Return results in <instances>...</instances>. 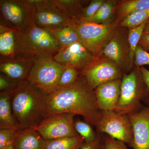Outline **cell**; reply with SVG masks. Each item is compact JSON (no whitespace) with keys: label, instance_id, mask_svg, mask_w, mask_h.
Segmentation results:
<instances>
[{"label":"cell","instance_id":"cell-16","mask_svg":"<svg viewBox=\"0 0 149 149\" xmlns=\"http://www.w3.org/2000/svg\"><path fill=\"white\" fill-rule=\"evenodd\" d=\"M47 141L35 128L18 130L14 146L15 149H45Z\"/></svg>","mask_w":149,"mask_h":149},{"label":"cell","instance_id":"cell-1","mask_svg":"<svg viewBox=\"0 0 149 149\" xmlns=\"http://www.w3.org/2000/svg\"><path fill=\"white\" fill-rule=\"evenodd\" d=\"M62 113L83 116L85 121L96 126L101 116L95 90L79 76L71 85L59 88L46 95L45 118Z\"/></svg>","mask_w":149,"mask_h":149},{"label":"cell","instance_id":"cell-23","mask_svg":"<svg viewBox=\"0 0 149 149\" xmlns=\"http://www.w3.org/2000/svg\"><path fill=\"white\" fill-rule=\"evenodd\" d=\"M85 143L80 135L47 141L45 149H80Z\"/></svg>","mask_w":149,"mask_h":149},{"label":"cell","instance_id":"cell-17","mask_svg":"<svg viewBox=\"0 0 149 149\" xmlns=\"http://www.w3.org/2000/svg\"><path fill=\"white\" fill-rule=\"evenodd\" d=\"M17 55L15 29L1 20L0 55L1 58L14 57Z\"/></svg>","mask_w":149,"mask_h":149},{"label":"cell","instance_id":"cell-20","mask_svg":"<svg viewBox=\"0 0 149 149\" xmlns=\"http://www.w3.org/2000/svg\"><path fill=\"white\" fill-rule=\"evenodd\" d=\"M52 32L60 49L80 42L76 27L68 26Z\"/></svg>","mask_w":149,"mask_h":149},{"label":"cell","instance_id":"cell-29","mask_svg":"<svg viewBox=\"0 0 149 149\" xmlns=\"http://www.w3.org/2000/svg\"><path fill=\"white\" fill-rule=\"evenodd\" d=\"M80 74V72L74 68L66 67L60 80L59 88L71 85L77 80Z\"/></svg>","mask_w":149,"mask_h":149},{"label":"cell","instance_id":"cell-34","mask_svg":"<svg viewBox=\"0 0 149 149\" xmlns=\"http://www.w3.org/2000/svg\"><path fill=\"white\" fill-rule=\"evenodd\" d=\"M103 147L102 136L99 133L95 141L91 143H84L80 149H102Z\"/></svg>","mask_w":149,"mask_h":149},{"label":"cell","instance_id":"cell-33","mask_svg":"<svg viewBox=\"0 0 149 149\" xmlns=\"http://www.w3.org/2000/svg\"><path fill=\"white\" fill-rule=\"evenodd\" d=\"M19 82H16L1 73L0 74V91H2L13 90Z\"/></svg>","mask_w":149,"mask_h":149},{"label":"cell","instance_id":"cell-21","mask_svg":"<svg viewBox=\"0 0 149 149\" xmlns=\"http://www.w3.org/2000/svg\"><path fill=\"white\" fill-rule=\"evenodd\" d=\"M55 2L77 24L83 19L84 8L80 1L75 0H54Z\"/></svg>","mask_w":149,"mask_h":149},{"label":"cell","instance_id":"cell-13","mask_svg":"<svg viewBox=\"0 0 149 149\" xmlns=\"http://www.w3.org/2000/svg\"><path fill=\"white\" fill-rule=\"evenodd\" d=\"M132 124L133 149H149V106L128 115Z\"/></svg>","mask_w":149,"mask_h":149},{"label":"cell","instance_id":"cell-30","mask_svg":"<svg viewBox=\"0 0 149 149\" xmlns=\"http://www.w3.org/2000/svg\"><path fill=\"white\" fill-rule=\"evenodd\" d=\"M105 2L103 0L92 1L90 4L84 9L83 20H88L92 18Z\"/></svg>","mask_w":149,"mask_h":149},{"label":"cell","instance_id":"cell-19","mask_svg":"<svg viewBox=\"0 0 149 149\" xmlns=\"http://www.w3.org/2000/svg\"><path fill=\"white\" fill-rule=\"evenodd\" d=\"M108 42L103 47L102 55L113 61L121 69L125 62L124 46L118 37H114Z\"/></svg>","mask_w":149,"mask_h":149},{"label":"cell","instance_id":"cell-5","mask_svg":"<svg viewBox=\"0 0 149 149\" xmlns=\"http://www.w3.org/2000/svg\"><path fill=\"white\" fill-rule=\"evenodd\" d=\"M65 68L56 61L52 56L35 57L27 80L30 85L47 95L59 88L60 80Z\"/></svg>","mask_w":149,"mask_h":149},{"label":"cell","instance_id":"cell-31","mask_svg":"<svg viewBox=\"0 0 149 149\" xmlns=\"http://www.w3.org/2000/svg\"><path fill=\"white\" fill-rule=\"evenodd\" d=\"M135 64L138 67L149 65V53L138 45L135 52Z\"/></svg>","mask_w":149,"mask_h":149},{"label":"cell","instance_id":"cell-32","mask_svg":"<svg viewBox=\"0 0 149 149\" xmlns=\"http://www.w3.org/2000/svg\"><path fill=\"white\" fill-rule=\"evenodd\" d=\"M103 144L104 149H128L125 143L107 135L103 137Z\"/></svg>","mask_w":149,"mask_h":149},{"label":"cell","instance_id":"cell-37","mask_svg":"<svg viewBox=\"0 0 149 149\" xmlns=\"http://www.w3.org/2000/svg\"><path fill=\"white\" fill-rule=\"evenodd\" d=\"M143 102H144L145 103L147 104L148 106H149V94L144 99Z\"/></svg>","mask_w":149,"mask_h":149},{"label":"cell","instance_id":"cell-9","mask_svg":"<svg viewBox=\"0 0 149 149\" xmlns=\"http://www.w3.org/2000/svg\"><path fill=\"white\" fill-rule=\"evenodd\" d=\"M0 10L1 19L17 30L35 22L34 6L30 0H1Z\"/></svg>","mask_w":149,"mask_h":149},{"label":"cell","instance_id":"cell-26","mask_svg":"<svg viewBox=\"0 0 149 149\" xmlns=\"http://www.w3.org/2000/svg\"><path fill=\"white\" fill-rule=\"evenodd\" d=\"M141 24L140 26L130 28L128 34V42L129 45V57L132 62L135 57L136 48L139 45L141 36L143 34L144 29L147 22Z\"/></svg>","mask_w":149,"mask_h":149},{"label":"cell","instance_id":"cell-4","mask_svg":"<svg viewBox=\"0 0 149 149\" xmlns=\"http://www.w3.org/2000/svg\"><path fill=\"white\" fill-rule=\"evenodd\" d=\"M149 94L140 68L128 74L121 79L120 95L116 111L128 115L142 108L141 102Z\"/></svg>","mask_w":149,"mask_h":149},{"label":"cell","instance_id":"cell-10","mask_svg":"<svg viewBox=\"0 0 149 149\" xmlns=\"http://www.w3.org/2000/svg\"><path fill=\"white\" fill-rule=\"evenodd\" d=\"M123 75L118 65L100 54L80 74L93 90L109 81L122 79Z\"/></svg>","mask_w":149,"mask_h":149},{"label":"cell","instance_id":"cell-15","mask_svg":"<svg viewBox=\"0 0 149 149\" xmlns=\"http://www.w3.org/2000/svg\"><path fill=\"white\" fill-rule=\"evenodd\" d=\"M121 79L104 83L95 89L96 100L102 111H115L120 95Z\"/></svg>","mask_w":149,"mask_h":149},{"label":"cell","instance_id":"cell-38","mask_svg":"<svg viewBox=\"0 0 149 149\" xmlns=\"http://www.w3.org/2000/svg\"><path fill=\"white\" fill-rule=\"evenodd\" d=\"M1 149H15L14 146V145H11V146H8L7 147H6V148H2Z\"/></svg>","mask_w":149,"mask_h":149},{"label":"cell","instance_id":"cell-6","mask_svg":"<svg viewBox=\"0 0 149 149\" xmlns=\"http://www.w3.org/2000/svg\"><path fill=\"white\" fill-rule=\"evenodd\" d=\"M30 1L34 6V22L37 26L51 32L68 26H77L54 0Z\"/></svg>","mask_w":149,"mask_h":149},{"label":"cell","instance_id":"cell-18","mask_svg":"<svg viewBox=\"0 0 149 149\" xmlns=\"http://www.w3.org/2000/svg\"><path fill=\"white\" fill-rule=\"evenodd\" d=\"M13 90L2 91L0 93V129L15 128L19 130L18 124L14 116L11 103Z\"/></svg>","mask_w":149,"mask_h":149},{"label":"cell","instance_id":"cell-28","mask_svg":"<svg viewBox=\"0 0 149 149\" xmlns=\"http://www.w3.org/2000/svg\"><path fill=\"white\" fill-rule=\"evenodd\" d=\"M18 130L15 128L0 129V149L14 145Z\"/></svg>","mask_w":149,"mask_h":149},{"label":"cell","instance_id":"cell-35","mask_svg":"<svg viewBox=\"0 0 149 149\" xmlns=\"http://www.w3.org/2000/svg\"><path fill=\"white\" fill-rule=\"evenodd\" d=\"M139 45L149 53V34H143L139 42Z\"/></svg>","mask_w":149,"mask_h":149},{"label":"cell","instance_id":"cell-8","mask_svg":"<svg viewBox=\"0 0 149 149\" xmlns=\"http://www.w3.org/2000/svg\"><path fill=\"white\" fill-rule=\"evenodd\" d=\"M96 129L98 134L105 133L128 145L133 139L132 124L128 115L115 111H102Z\"/></svg>","mask_w":149,"mask_h":149},{"label":"cell","instance_id":"cell-11","mask_svg":"<svg viewBox=\"0 0 149 149\" xmlns=\"http://www.w3.org/2000/svg\"><path fill=\"white\" fill-rule=\"evenodd\" d=\"M75 116L70 113L51 116L44 118L35 129L47 141L74 137L79 135L74 129Z\"/></svg>","mask_w":149,"mask_h":149},{"label":"cell","instance_id":"cell-3","mask_svg":"<svg viewBox=\"0 0 149 149\" xmlns=\"http://www.w3.org/2000/svg\"><path fill=\"white\" fill-rule=\"evenodd\" d=\"M15 34L17 54L32 58L54 56L60 49L53 34L37 26L35 22L23 29H15Z\"/></svg>","mask_w":149,"mask_h":149},{"label":"cell","instance_id":"cell-2","mask_svg":"<svg viewBox=\"0 0 149 149\" xmlns=\"http://www.w3.org/2000/svg\"><path fill=\"white\" fill-rule=\"evenodd\" d=\"M46 95L27 80L19 82L11 97L19 130L35 128L45 118Z\"/></svg>","mask_w":149,"mask_h":149},{"label":"cell","instance_id":"cell-27","mask_svg":"<svg viewBox=\"0 0 149 149\" xmlns=\"http://www.w3.org/2000/svg\"><path fill=\"white\" fill-rule=\"evenodd\" d=\"M74 129L78 135L84 139L85 143H91L95 141L97 136L91 124L80 119L74 121Z\"/></svg>","mask_w":149,"mask_h":149},{"label":"cell","instance_id":"cell-25","mask_svg":"<svg viewBox=\"0 0 149 149\" xmlns=\"http://www.w3.org/2000/svg\"><path fill=\"white\" fill-rule=\"evenodd\" d=\"M115 8L114 2L105 1L93 17L86 21L93 22L100 24L107 23L112 16Z\"/></svg>","mask_w":149,"mask_h":149},{"label":"cell","instance_id":"cell-22","mask_svg":"<svg viewBox=\"0 0 149 149\" xmlns=\"http://www.w3.org/2000/svg\"><path fill=\"white\" fill-rule=\"evenodd\" d=\"M149 9V0L122 1L118 5V15L123 20L131 14Z\"/></svg>","mask_w":149,"mask_h":149},{"label":"cell","instance_id":"cell-12","mask_svg":"<svg viewBox=\"0 0 149 149\" xmlns=\"http://www.w3.org/2000/svg\"><path fill=\"white\" fill-rule=\"evenodd\" d=\"M96 56L82 43L77 42L60 49L53 58L65 67L74 68L80 73L93 63Z\"/></svg>","mask_w":149,"mask_h":149},{"label":"cell","instance_id":"cell-14","mask_svg":"<svg viewBox=\"0 0 149 149\" xmlns=\"http://www.w3.org/2000/svg\"><path fill=\"white\" fill-rule=\"evenodd\" d=\"M34 58L17 54L14 57L1 58V73L16 82L27 80Z\"/></svg>","mask_w":149,"mask_h":149},{"label":"cell","instance_id":"cell-7","mask_svg":"<svg viewBox=\"0 0 149 149\" xmlns=\"http://www.w3.org/2000/svg\"><path fill=\"white\" fill-rule=\"evenodd\" d=\"M115 27V24L110 22L100 24L83 20L77 24L76 29L80 43L97 56L111 37Z\"/></svg>","mask_w":149,"mask_h":149},{"label":"cell","instance_id":"cell-24","mask_svg":"<svg viewBox=\"0 0 149 149\" xmlns=\"http://www.w3.org/2000/svg\"><path fill=\"white\" fill-rule=\"evenodd\" d=\"M149 19V9L136 12L123 19L118 26L132 28L138 27L148 21Z\"/></svg>","mask_w":149,"mask_h":149},{"label":"cell","instance_id":"cell-36","mask_svg":"<svg viewBox=\"0 0 149 149\" xmlns=\"http://www.w3.org/2000/svg\"><path fill=\"white\" fill-rule=\"evenodd\" d=\"M143 33L144 34H149V19L146 24Z\"/></svg>","mask_w":149,"mask_h":149},{"label":"cell","instance_id":"cell-39","mask_svg":"<svg viewBox=\"0 0 149 149\" xmlns=\"http://www.w3.org/2000/svg\"><path fill=\"white\" fill-rule=\"evenodd\" d=\"M102 149H104V146L103 147Z\"/></svg>","mask_w":149,"mask_h":149}]
</instances>
